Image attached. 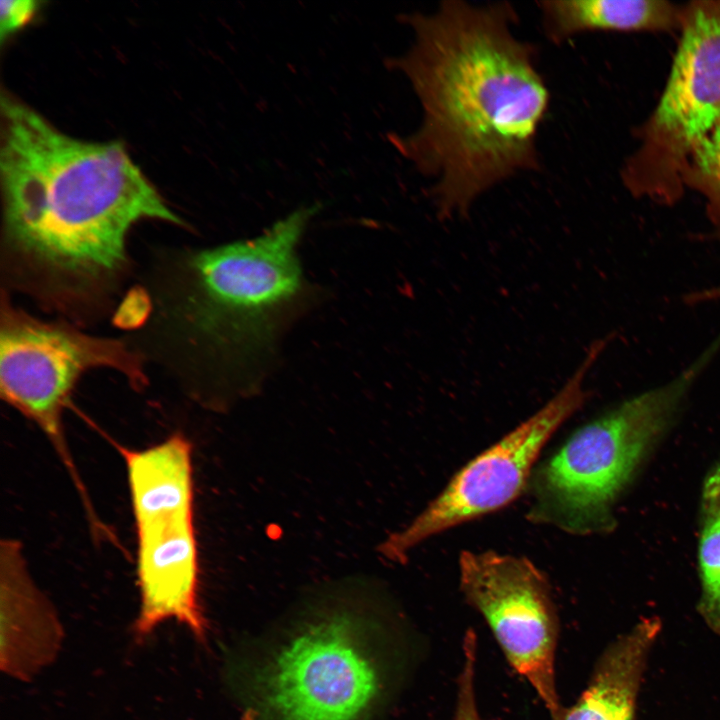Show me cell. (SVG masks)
I'll return each mask as SVG.
<instances>
[{
  "label": "cell",
  "instance_id": "cell-19",
  "mask_svg": "<svg viewBox=\"0 0 720 720\" xmlns=\"http://www.w3.org/2000/svg\"><path fill=\"white\" fill-rule=\"evenodd\" d=\"M241 720H257V714L249 710L242 716Z\"/></svg>",
  "mask_w": 720,
  "mask_h": 720
},
{
  "label": "cell",
  "instance_id": "cell-6",
  "mask_svg": "<svg viewBox=\"0 0 720 720\" xmlns=\"http://www.w3.org/2000/svg\"><path fill=\"white\" fill-rule=\"evenodd\" d=\"M109 368L136 389L147 381L142 355L120 339L92 336L61 322L37 319L2 297L0 392L46 435L65 465L86 511L93 507L73 461L63 413L86 372Z\"/></svg>",
  "mask_w": 720,
  "mask_h": 720
},
{
  "label": "cell",
  "instance_id": "cell-10",
  "mask_svg": "<svg viewBox=\"0 0 720 720\" xmlns=\"http://www.w3.org/2000/svg\"><path fill=\"white\" fill-rule=\"evenodd\" d=\"M264 706L275 720H358L378 695L377 670L345 614L299 634L262 674Z\"/></svg>",
  "mask_w": 720,
  "mask_h": 720
},
{
  "label": "cell",
  "instance_id": "cell-16",
  "mask_svg": "<svg viewBox=\"0 0 720 720\" xmlns=\"http://www.w3.org/2000/svg\"><path fill=\"white\" fill-rule=\"evenodd\" d=\"M477 638L468 631L463 642V663L457 679V695L454 720H482L475 694V666Z\"/></svg>",
  "mask_w": 720,
  "mask_h": 720
},
{
  "label": "cell",
  "instance_id": "cell-13",
  "mask_svg": "<svg viewBox=\"0 0 720 720\" xmlns=\"http://www.w3.org/2000/svg\"><path fill=\"white\" fill-rule=\"evenodd\" d=\"M536 5L544 36L555 45L594 31L680 30L684 11L665 0H542Z\"/></svg>",
  "mask_w": 720,
  "mask_h": 720
},
{
  "label": "cell",
  "instance_id": "cell-4",
  "mask_svg": "<svg viewBox=\"0 0 720 720\" xmlns=\"http://www.w3.org/2000/svg\"><path fill=\"white\" fill-rule=\"evenodd\" d=\"M719 347L718 338L672 381L577 428L534 469L527 486L528 520L578 536L609 532L618 497L669 430Z\"/></svg>",
  "mask_w": 720,
  "mask_h": 720
},
{
  "label": "cell",
  "instance_id": "cell-5",
  "mask_svg": "<svg viewBox=\"0 0 720 720\" xmlns=\"http://www.w3.org/2000/svg\"><path fill=\"white\" fill-rule=\"evenodd\" d=\"M136 528L140 607L138 638L167 620L206 641L198 601L199 564L194 525L192 446L174 433L148 448H121Z\"/></svg>",
  "mask_w": 720,
  "mask_h": 720
},
{
  "label": "cell",
  "instance_id": "cell-7",
  "mask_svg": "<svg viewBox=\"0 0 720 720\" xmlns=\"http://www.w3.org/2000/svg\"><path fill=\"white\" fill-rule=\"evenodd\" d=\"M680 32L663 94L622 171L634 196L666 205L681 198L692 151L720 123V0L684 5Z\"/></svg>",
  "mask_w": 720,
  "mask_h": 720
},
{
  "label": "cell",
  "instance_id": "cell-11",
  "mask_svg": "<svg viewBox=\"0 0 720 720\" xmlns=\"http://www.w3.org/2000/svg\"><path fill=\"white\" fill-rule=\"evenodd\" d=\"M64 639L58 613L34 582L16 539L0 544V666L27 682L57 658Z\"/></svg>",
  "mask_w": 720,
  "mask_h": 720
},
{
  "label": "cell",
  "instance_id": "cell-8",
  "mask_svg": "<svg viewBox=\"0 0 720 720\" xmlns=\"http://www.w3.org/2000/svg\"><path fill=\"white\" fill-rule=\"evenodd\" d=\"M609 339L594 341L577 369L543 407L463 466L407 527L381 544L380 552L401 562L424 540L514 501L527 488L550 437L587 401L585 379Z\"/></svg>",
  "mask_w": 720,
  "mask_h": 720
},
{
  "label": "cell",
  "instance_id": "cell-9",
  "mask_svg": "<svg viewBox=\"0 0 720 720\" xmlns=\"http://www.w3.org/2000/svg\"><path fill=\"white\" fill-rule=\"evenodd\" d=\"M458 566L465 599L555 720L564 707L555 678L558 615L547 578L525 557L490 550H464Z\"/></svg>",
  "mask_w": 720,
  "mask_h": 720
},
{
  "label": "cell",
  "instance_id": "cell-3",
  "mask_svg": "<svg viewBox=\"0 0 720 720\" xmlns=\"http://www.w3.org/2000/svg\"><path fill=\"white\" fill-rule=\"evenodd\" d=\"M318 203L261 235L178 252L144 310L159 361L200 396L246 386L304 290L297 249Z\"/></svg>",
  "mask_w": 720,
  "mask_h": 720
},
{
  "label": "cell",
  "instance_id": "cell-1",
  "mask_svg": "<svg viewBox=\"0 0 720 720\" xmlns=\"http://www.w3.org/2000/svg\"><path fill=\"white\" fill-rule=\"evenodd\" d=\"M410 48L385 59L421 106L418 128L389 143L424 177L441 219L466 216L483 194L541 168L537 139L550 103L537 47L514 33L507 1L445 0L431 13L398 16Z\"/></svg>",
  "mask_w": 720,
  "mask_h": 720
},
{
  "label": "cell",
  "instance_id": "cell-2",
  "mask_svg": "<svg viewBox=\"0 0 720 720\" xmlns=\"http://www.w3.org/2000/svg\"><path fill=\"white\" fill-rule=\"evenodd\" d=\"M1 261L10 287L68 316L93 314L128 271L141 220L182 225L118 141L66 135L3 95Z\"/></svg>",
  "mask_w": 720,
  "mask_h": 720
},
{
  "label": "cell",
  "instance_id": "cell-14",
  "mask_svg": "<svg viewBox=\"0 0 720 720\" xmlns=\"http://www.w3.org/2000/svg\"><path fill=\"white\" fill-rule=\"evenodd\" d=\"M698 612L720 635V460L707 472L700 500Z\"/></svg>",
  "mask_w": 720,
  "mask_h": 720
},
{
  "label": "cell",
  "instance_id": "cell-18",
  "mask_svg": "<svg viewBox=\"0 0 720 720\" xmlns=\"http://www.w3.org/2000/svg\"><path fill=\"white\" fill-rule=\"evenodd\" d=\"M711 301H720V286L699 290L687 297V302L691 304Z\"/></svg>",
  "mask_w": 720,
  "mask_h": 720
},
{
  "label": "cell",
  "instance_id": "cell-15",
  "mask_svg": "<svg viewBox=\"0 0 720 720\" xmlns=\"http://www.w3.org/2000/svg\"><path fill=\"white\" fill-rule=\"evenodd\" d=\"M682 181L705 198L708 216L720 232V123L692 151Z\"/></svg>",
  "mask_w": 720,
  "mask_h": 720
},
{
  "label": "cell",
  "instance_id": "cell-12",
  "mask_svg": "<svg viewBox=\"0 0 720 720\" xmlns=\"http://www.w3.org/2000/svg\"><path fill=\"white\" fill-rule=\"evenodd\" d=\"M660 628L657 618L643 619L614 640L575 704L555 720H635L646 662Z\"/></svg>",
  "mask_w": 720,
  "mask_h": 720
},
{
  "label": "cell",
  "instance_id": "cell-17",
  "mask_svg": "<svg viewBox=\"0 0 720 720\" xmlns=\"http://www.w3.org/2000/svg\"><path fill=\"white\" fill-rule=\"evenodd\" d=\"M39 2L34 0H2L0 2L1 39L26 25L38 9Z\"/></svg>",
  "mask_w": 720,
  "mask_h": 720
}]
</instances>
